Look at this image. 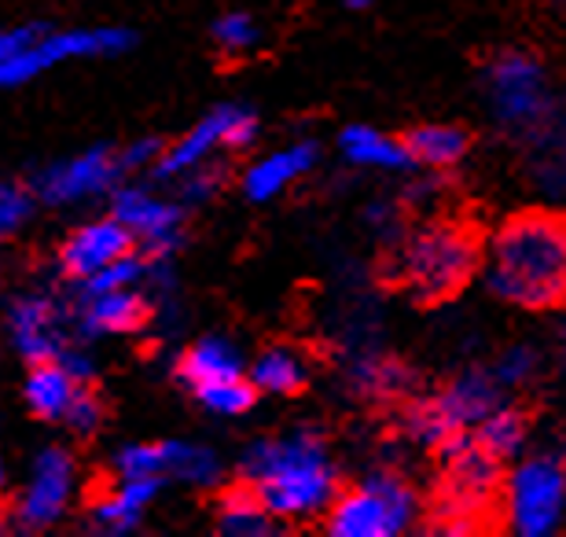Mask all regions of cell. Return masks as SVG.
<instances>
[{"label":"cell","mask_w":566,"mask_h":537,"mask_svg":"<svg viewBox=\"0 0 566 537\" xmlns=\"http://www.w3.org/2000/svg\"><path fill=\"white\" fill-rule=\"evenodd\" d=\"M63 424L71 427L74 434H93V431H99V424H104V402H99V397L82 383V391L74 394L71 409H66Z\"/></svg>","instance_id":"obj_33"},{"label":"cell","mask_w":566,"mask_h":537,"mask_svg":"<svg viewBox=\"0 0 566 537\" xmlns=\"http://www.w3.org/2000/svg\"><path fill=\"white\" fill-rule=\"evenodd\" d=\"M254 136H258L254 111L224 104L218 111H210L202 122L191 125L174 147H166L163 158L155 163V174L158 177H185L196 166L207 163L213 152H221V147H247V144H254Z\"/></svg>","instance_id":"obj_9"},{"label":"cell","mask_w":566,"mask_h":537,"mask_svg":"<svg viewBox=\"0 0 566 537\" xmlns=\"http://www.w3.org/2000/svg\"><path fill=\"white\" fill-rule=\"evenodd\" d=\"M0 494H4V464H0Z\"/></svg>","instance_id":"obj_39"},{"label":"cell","mask_w":566,"mask_h":537,"mask_svg":"<svg viewBox=\"0 0 566 537\" xmlns=\"http://www.w3.org/2000/svg\"><path fill=\"white\" fill-rule=\"evenodd\" d=\"M122 478H166V442H137L118 453Z\"/></svg>","instance_id":"obj_28"},{"label":"cell","mask_w":566,"mask_h":537,"mask_svg":"<svg viewBox=\"0 0 566 537\" xmlns=\"http://www.w3.org/2000/svg\"><path fill=\"white\" fill-rule=\"evenodd\" d=\"M218 185H221V174L218 169H210L207 163L196 166L191 174H185V196L188 199H207L218 192Z\"/></svg>","instance_id":"obj_35"},{"label":"cell","mask_w":566,"mask_h":537,"mask_svg":"<svg viewBox=\"0 0 566 537\" xmlns=\"http://www.w3.org/2000/svg\"><path fill=\"white\" fill-rule=\"evenodd\" d=\"M41 33L44 27H38V22H33V27H19V30H0V63H8L11 55L27 49L30 41H38Z\"/></svg>","instance_id":"obj_37"},{"label":"cell","mask_w":566,"mask_h":537,"mask_svg":"<svg viewBox=\"0 0 566 537\" xmlns=\"http://www.w3.org/2000/svg\"><path fill=\"white\" fill-rule=\"evenodd\" d=\"M485 280L493 295L523 310L566 306V214H515L485 250Z\"/></svg>","instance_id":"obj_1"},{"label":"cell","mask_w":566,"mask_h":537,"mask_svg":"<svg viewBox=\"0 0 566 537\" xmlns=\"http://www.w3.org/2000/svg\"><path fill=\"white\" fill-rule=\"evenodd\" d=\"M243 472L276 519H313L332 508L338 497L327 445L313 431H294L283 434V438H265L251 445Z\"/></svg>","instance_id":"obj_2"},{"label":"cell","mask_w":566,"mask_h":537,"mask_svg":"<svg viewBox=\"0 0 566 537\" xmlns=\"http://www.w3.org/2000/svg\"><path fill=\"white\" fill-rule=\"evenodd\" d=\"M163 489V478H122L115 489H107L104 497L93 500V519L99 530L107 534H126L144 519L147 505Z\"/></svg>","instance_id":"obj_19"},{"label":"cell","mask_w":566,"mask_h":537,"mask_svg":"<svg viewBox=\"0 0 566 537\" xmlns=\"http://www.w3.org/2000/svg\"><path fill=\"white\" fill-rule=\"evenodd\" d=\"M166 475L196 486H210L218 478V456L191 442H166Z\"/></svg>","instance_id":"obj_27"},{"label":"cell","mask_w":566,"mask_h":537,"mask_svg":"<svg viewBox=\"0 0 566 537\" xmlns=\"http://www.w3.org/2000/svg\"><path fill=\"white\" fill-rule=\"evenodd\" d=\"M405 147H409L416 166L449 169V166H457L463 155H468L471 136L463 133L460 125L430 122V125H416L412 133H405Z\"/></svg>","instance_id":"obj_22"},{"label":"cell","mask_w":566,"mask_h":537,"mask_svg":"<svg viewBox=\"0 0 566 537\" xmlns=\"http://www.w3.org/2000/svg\"><path fill=\"white\" fill-rule=\"evenodd\" d=\"M537 369V353L530 347H507L493 364V380L501 386H518L526 383Z\"/></svg>","instance_id":"obj_32"},{"label":"cell","mask_w":566,"mask_h":537,"mask_svg":"<svg viewBox=\"0 0 566 537\" xmlns=\"http://www.w3.org/2000/svg\"><path fill=\"white\" fill-rule=\"evenodd\" d=\"M305 380H310V364L291 347H269L251 369V383L265 394H298Z\"/></svg>","instance_id":"obj_24"},{"label":"cell","mask_w":566,"mask_h":537,"mask_svg":"<svg viewBox=\"0 0 566 537\" xmlns=\"http://www.w3.org/2000/svg\"><path fill=\"white\" fill-rule=\"evenodd\" d=\"M122 174H126V166H122L118 152H111V147H88V152L66 158L60 166H49L44 174L33 177V196L63 207V203L104 196V192L118 185Z\"/></svg>","instance_id":"obj_11"},{"label":"cell","mask_w":566,"mask_h":537,"mask_svg":"<svg viewBox=\"0 0 566 537\" xmlns=\"http://www.w3.org/2000/svg\"><path fill=\"white\" fill-rule=\"evenodd\" d=\"M147 272V258H137V255H126L118 261H111L107 269H99L96 277L82 280V295H104V291H115V288H133V283H140Z\"/></svg>","instance_id":"obj_29"},{"label":"cell","mask_w":566,"mask_h":537,"mask_svg":"<svg viewBox=\"0 0 566 537\" xmlns=\"http://www.w3.org/2000/svg\"><path fill=\"white\" fill-rule=\"evenodd\" d=\"M147 321H151V306L133 288L88 295L82 310L85 335H129V331H140Z\"/></svg>","instance_id":"obj_17"},{"label":"cell","mask_w":566,"mask_h":537,"mask_svg":"<svg viewBox=\"0 0 566 537\" xmlns=\"http://www.w3.org/2000/svg\"><path fill=\"white\" fill-rule=\"evenodd\" d=\"M74 489V461L66 450H44L33 464V478L22 494L19 523L27 530H44L63 516Z\"/></svg>","instance_id":"obj_14"},{"label":"cell","mask_w":566,"mask_h":537,"mask_svg":"<svg viewBox=\"0 0 566 537\" xmlns=\"http://www.w3.org/2000/svg\"><path fill=\"white\" fill-rule=\"evenodd\" d=\"M196 397L202 409H210V413H218V416H243V413H251L258 402V386L251 380H243V375H235V380H218V383L199 386Z\"/></svg>","instance_id":"obj_26"},{"label":"cell","mask_w":566,"mask_h":537,"mask_svg":"<svg viewBox=\"0 0 566 537\" xmlns=\"http://www.w3.org/2000/svg\"><path fill=\"white\" fill-rule=\"evenodd\" d=\"M507 527L523 537H548L563 527L566 472L552 456H530L512 472L504 489Z\"/></svg>","instance_id":"obj_5"},{"label":"cell","mask_w":566,"mask_h":537,"mask_svg":"<svg viewBox=\"0 0 566 537\" xmlns=\"http://www.w3.org/2000/svg\"><path fill=\"white\" fill-rule=\"evenodd\" d=\"M316 158H321V147H316L313 141H298L291 147H280V152H273V155L258 158V163L243 174L247 199H254V203L276 199L283 188L310 174V169L316 166Z\"/></svg>","instance_id":"obj_16"},{"label":"cell","mask_w":566,"mask_h":537,"mask_svg":"<svg viewBox=\"0 0 566 537\" xmlns=\"http://www.w3.org/2000/svg\"><path fill=\"white\" fill-rule=\"evenodd\" d=\"M357 383H360V391H368V394H382V391L390 394L405 383V372L398 369V364L371 358L365 364H357Z\"/></svg>","instance_id":"obj_34"},{"label":"cell","mask_w":566,"mask_h":537,"mask_svg":"<svg viewBox=\"0 0 566 537\" xmlns=\"http://www.w3.org/2000/svg\"><path fill=\"white\" fill-rule=\"evenodd\" d=\"M163 152H166V147L147 136V141H137V144H129V147H122L118 155H122V166L137 169V166H155L158 158H163Z\"/></svg>","instance_id":"obj_36"},{"label":"cell","mask_w":566,"mask_h":537,"mask_svg":"<svg viewBox=\"0 0 566 537\" xmlns=\"http://www.w3.org/2000/svg\"><path fill=\"white\" fill-rule=\"evenodd\" d=\"M485 89H490L496 122H504L507 130H537V125H545L552 111V89L545 66L530 52L496 55L490 71H485Z\"/></svg>","instance_id":"obj_7"},{"label":"cell","mask_w":566,"mask_h":537,"mask_svg":"<svg viewBox=\"0 0 566 537\" xmlns=\"http://www.w3.org/2000/svg\"><path fill=\"white\" fill-rule=\"evenodd\" d=\"M133 250H137V236L111 214L107 221L82 225L77 233L66 236V244L60 247V269L71 280L82 283L88 277H96L99 269H107L111 261L133 255Z\"/></svg>","instance_id":"obj_13"},{"label":"cell","mask_w":566,"mask_h":537,"mask_svg":"<svg viewBox=\"0 0 566 537\" xmlns=\"http://www.w3.org/2000/svg\"><path fill=\"white\" fill-rule=\"evenodd\" d=\"M482 266L479 236L468 225L441 221L420 228L398 258V280L416 299L441 302L457 295Z\"/></svg>","instance_id":"obj_3"},{"label":"cell","mask_w":566,"mask_h":537,"mask_svg":"<svg viewBox=\"0 0 566 537\" xmlns=\"http://www.w3.org/2000/svg\"><path fill=\"white\" fill-rule=\"evenodd\" d=\"M0 516H4V508H0Z\"/></svg>","instance_id":"obj_40"},{"label":"cell","mask_w":566,"mask_h":537,"mask_svg":"<svg viewBox=\"0 0 566 537\" xmlns=\"http://www.w3.org/2000/svg\"><path fill=\"white\" fill-rule=\"evenodd\" d=\"M273 519L276 516L258 497L251 478L240 486H229L218 500V527L229 537H265L273 534Z\"/></svg>","instance_id":"obj_21"},{"label":"cell","mask_w":566,"mask_h":537,"mask_svg":"<svg viewBox=\"0 0 566 537\" xmlns=\"http://www.w3.org/2000/svg\"><path fill=\"white\" fill-rule=\"evenodd\" d=\"M8 328H11V339H15L19 353L30 364L55 361L66 350L60 339V310H55V302H49L44 295H30V299H19L11 306Z\"/></svg>","instance_id":"obj_15"},{"label":"cell","mask_w":566,"mask_h":537,"mask_svg":"<svg viewBox=\"0 0 566 537\" xmlns=\"http://www.w3.org/2000/svg\"><path fill=\"white\" fill-rule=\"evenodd\" d=\"M177 375L191 386V391H199V386H207V383L243 375V361H240V353L232 350V342L202 339L177 361Z\"/></svg>","instance_id":"obj_23"},{"label":"cell","mask_w":566,"mask_h":537,"mask_svg":"<svg viewBox=\"0 0 566 537\" xmlns=\"http://www.w3.org/2000/svg\"><path fill=\"white\" fill-rule=\"evenodd\" d=\"M474 442H479L493 461H512L526 445V416L518 413V409H493L490 416L474 424Z\"/></svg>","instance_id":"obj_25"},{"label":"cell","mask_w":566,"mask_h":537,"mask_svg":"<svg viewBox=\"0 0 566 537\" xmlns=\"http://www.w3.org/2000/svg\"><path fill=\"white\" fill-rule=\"evenodd\" d=\"M501 402V383L493 372H468L446 386V394L430 397L409 413V431L427 445H446L479 420H485Z\"/></svg>","instance_id":"obj_6"},{"label":"cell","mask_w":566,"mask_h":537,"mask_svg":"<svg viewBox=\"0 0 566 537\" xmlns=\"http://www.w3.org/2000/svg\"><path fill=\"white\" fill-rule=\"evenodd\" d=\"M338 147H343L346 163L365 166V169H390V174H401V169L416 166L405 141L371 130V125H349V130H343V136H338Z\"/></svg>","instance_id":"obj_20"},{"label":"cell","mask_w":566,"mask_h":537,"mask_svg":"<svg viewBox=\"0 0 566 537\" xmlns=\"http://www.w3.org/2000/svg\"><path fill=\"white\" fill-rule=\"evenodd\" d=\"M446 516L449 519H471L479 516V508L493 497L496 483H501V461H493L490 453L474 442V434H457L446 445Z\"/></svg>","instance_id":"obj_10"},{"label":"cell","mask_w":566,"mask_h":537,"mask_svg":"<svg viewBox=\"0 0 566 537\" xmlns=\"http://www.w3.org/2000/svg\"><path fill=\"white\" fill-rule=\"evenodd\" d=\"M213 44L224 52V55H247L258 44V27L251 16H243V11H229V16H221L213 22Z\"/></svg>","instance_id":"obj_30"},{"label":"cell","mask_w":566,"mask_h":537,"mask_svg":"<svg viewBox=\"0 0 566 537\" xmlns=\"http://www.w3.org/2000/svg\"><path fill=\"white\" fill-rule=\"evenodd\" d=\"M416 516V494L394 475H371L327 508L332 537H398Z\"/></svg>","instance_id":"obj_4"},{"label":"cell","mask_w":566,"mask_h":537,"mask_svg":"<svg viewBox=\"0 0 566 537\" xmlns=\"http://www.w3.org/2000/svg\"><path fill=\"white\" fill-rule=\"evenodd\" d=\"M82 391V380L66 369V364L55 358V361H41V364H30V375L22 383V397H27V409L38 420H63L66 409H71L74 394Z\"/></svg>","instance_id":"obj_18"},{"label":"cell","mask_w":566,"mask_h":537,"mask_svg":"<svg viewBox=\"0 0 566 537\" xmlns=\"http://www.w3.org/2000/svg\"><path fill=\"white\" fill-rule=\"evenodd\" d=\"M133 33L118 27L104 30H63L49 33L44 30L38 41H30L27 49L11 55L8 63H0V85H27L49 66H60L66 60H93V55H118L133 49Z\"/></svg>","instance_id":"obj_8"},{"label":"cell","mask_w":566,"mask_h":537,"mask_svg":"<svg viewBox=\"0 0 566 537\" xmlns=\"http://www.w3.org/2000/svg\"><path fill=\"white\" fill-rule=\"evenodd\" d=\"M30 214H33V188L0 180V236L22 228V221H27Z\"/></svg>","instance_id":"obj_31"},{"label":"cell","mask_w":566,"mask_h":537,"mask_svg":"<svg viewBox=\"0 0 566 537\" xmlns=\"http://www.w3.org/2000/svg\"><path fill=\"white\" fill-rule=\"evenodd\" d=\"M343 4H346L349 11H368L371 4H376V0H343Z\"/></svg>","instance_id":"obj_38"},{"label":"cell","mask_w":566,"mask_h":537,"mask_svg":"<svg viewBox=\"0 0 566 537\" xmlns=\"http://www.w3.org/2000/svg\"><path fill=\"white\" fill-rule=\"evenodd\" d=\"M115 217L137 236L147 261H166L180 247V207L144 188L115 192Z\"/></svg>","instance_id":"obj_12"}]
</instances>
